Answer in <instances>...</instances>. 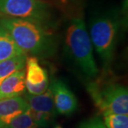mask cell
I'll use <instances>...</instances> for the list:
<instances>
[{
  "instance_id": "16",
  "label": "cell",
  "mask_w": 128,
  "mask_h": 128,
  "mask_svg": "<svg viewBox=\"0 0 128 128\" xmlns=\"http://www.w3.org/2000/svg\"><path fill=\"white\" fill-rule=\"evenodd\" d=\"M62 128L60 125H56V126H55V128Z\"/></svg>"
},
{
  "instance_id": "3",
  "label": "cell",
  "mask_w": 128,
  "mask_h": 128,
  "mask_svg": "<svg viewBox=\"0 0 128 128\" xmlns=\"http://www.w3.org/2000/svg\"><path fill=\"white\" fill-rule=\"evenodd\" d=\"M65 44L68 54L85 75L96 77L99 73L92 52V44L81 18H73L66 32Z\"/></svg>"
},
{
  "instance_id": "9",
  "label": "cell",
  "mask_w": 128,
  "mask_h": 128,
  "mask_svg": "<svg viewBox=\"0 0 128 128\" xmlns=\"http://www.w3.org/2000/svg\"><path fill=\"white\" fill-rule=\"evenodd\" d=\"M28 110L27 102L22 96L0 99V128H4L14 118Z\"/></svg>"
},
{
  "instance_id": "6",
  "label": "cell",
  "mask_w": 128,
  "mask_h": 128,
  "mask_svg": "<svg viewBox=\"0 0 128 128\" xmlns=\"http://www.w3.org/2000/svg\"><path fill=\"white\" fill-rule=\"evenodd\" d=\"M24 99L28 105V111L32 118L41 128H48L55 119L56 110L53 95L50 89L40 95L24 94Z\"/></svg>"
},
{
  "instance_id": "11",
  "label": "cell",
  "mask_w": 128,
  "mask_h": 128,
  "mask_svg": "<svg viewBox=\"0 0 128 128\" xmlns=\"http://www.w3.org/2000/svg\"><path fill=\"white\" fill-rule=\"evenodd\" d=\"M24 54L11 34L0 25V61Z\"/></svg>"
},
{
  "instance_id": "15",
  "label": "cell",
  "mask_w": 128,
  "mask_h": 128,
  "mask_svg": "<svg viewBox=\"0 0 128 128\" xmlns=\"http://www.w3.org/2000/svg\"><path fill=\"white\" fill-rule=\"evenodd\" d=\"M79 128H106L100 118H93L82 123Z\"/></svg>"
},
{
  "instance_id": "14",
  "label": "cell",
  "mask_w": 128,
  "mask_h": 128,
  "mask_svg": "<svg viewBox=\"0 0 128 128\" xmlns=\"http://www.w3.org/2000/svg\"><path fill=\"white\" fill-rule=\"evenodd\" d=\"M103 122L106 128H128V114H105Z\"/></svg>"
},
{
  "instance_id": "4",
  "label": "cell",
  "mask_w": 128,
  "mask_h": 128,
  "mask_svg": "<svg viewBox=\"0 0 128 128\" xmlns=\"http://www.w3.org/2000/svg\"><path fill=\"white\" fill-rule=\"evenodd\" d=\"M87 90L102 116L108 114H128V90L122 85L92 81L88 84Z\"/></svg>"
},
{
  "instance_id": "7",
  "label": "cell",
  "mask_w": 128,
  "mask_h": 128,
  "mask_svg": "<svg viewBox=\"0 0 128 128\" xmlns=\"http://www.w3.org/2000/svg\"><path fill=\"white\" fill-rule=\"evenodd\" d=\"M48 75L41 66L38 58L27 56L25 66V86L27 93L30 95H40L47 90L49 87Z\"/></svg>"
},
{
  "instance_id": "1",
  "label": "cell",
  "mask_w": 128,
  "mask_h": 128,
  "mask_svg": "<svg viewBox=\"0 0 128 128\" xmlns=\"http://www.w3.org/2000/svg\"><path fill=\"white\" fill-rule=\"evenodd\" d=\"M0 25L11 34L26 54L36 58H48L56 48L55 37L50 28L34 22L5 16Z\"/></svg>"
},
{
  "instance_id": "5",
  "label": "cell",
  "mask_w": 128,
  "mask_h": 128,
  "mask_svg": "<svg viewBox=\"0 0 128 128\" xmlns=\"http://www.w3.org/2000/svg\"><path fill=\"white\" fill-rule=\"evenodd\" d=\"M0 12L7 16L51 27L52 9L50 5L42 0H0Z\"/></svg>"
},
{
  "instance_id": "12",
  "label": "cell",
  "mask_w": 128,
  "mask_h": 128,
  "mask_svg": "<svg viewBox=\"0 0 128 128\" xmlns=\"http://www.w3.org/2000/svg\"><path fill=\"white\" fill-rule=\"evenodd\" d=\"M27 55L24 54L0 61V83L16 72L25 68Z\"/></svg>"
},
{
  "instance_id": "2",
  "label": "cell",
  "mask_w": 128,
  "mask_h": 128,
  "mask_svg": "<svg viewBox=\"0 0 128 128\" xmlns=\"http://www.w3.org/2000/svg\"><path fill=\"white\" fill-rule=\"evenodd\" d=\"M122 18L116 11L97 15L90 24L92 44L105 68H108L114 58Z\"/></svg>"
},
{
  "instance_id": "8",
  "label": "cell",
  "mask_w": 128,
  "mask_h": 128,
  "mask_svg": "<svg viewBox=\"0 0 128 128\" xmlns=\"http://www.w3.org/2000/svg\"><path fill=\"white\" fill-rule=\"evenodd\" d=\"M56 112L60 114L70 115L78 108V100L66 84L57 78H52L49 83Z\"/></svg>"
},
{
  "instance_id": "13",
  "label": "cell",
  "mask_w": 128,
  "mask_h": 128,
  "mask_svg": "<svg viewBox=\"0 0 128 128\" xmlns=\"http://www.w3.org/2000/svg\"><path fill=\"white\" fill-rule=\"evenodd\" d=\"M4 128H41L32 118L28 110L14 118Z\"/></svg>"
},
{
  "instance_id": "10",
  "label": "cell",
  "mask_w": 128,
  "mask_h": 128,
  "mask_svg": "<svg viewBox=\"0 0 128 128\" xmlns=\"http://www.w3.org/2000/svg\"><path fill=\"white\" fill-rule=\"evenodd\" d=\"M26 91L25 68L12 74L0 83V99L22 96Z\"/></svg>"
}]
</instances>
